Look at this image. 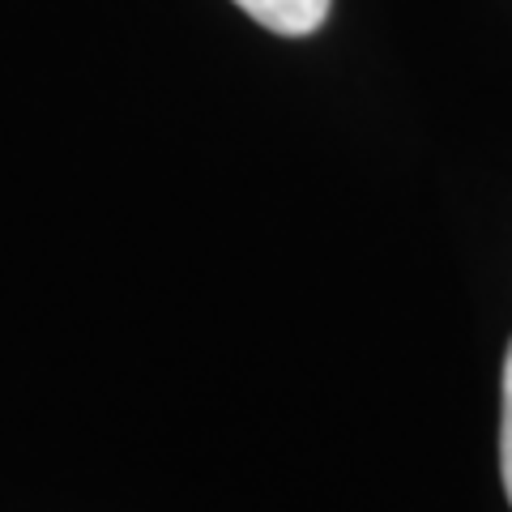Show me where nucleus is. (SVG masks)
I'll return each instance as SVG.
<instances>
[{
	"label": "nucleus",
	"instance_id": "f03ea898",
	"mask_svg": "<svg viewBox=\"0 0 512 512\" xmlns=\"http://www.w3.org/2000/svg\"><path fill=\"white\" fill-rule=\"evenodd\" d=\"M500 478L512 504V342L504 355V423H500Z\"/></svg>",
	"mask_w": 512,
	"mask_h": 512
},
{
	"label": "nucleus",
	"instance_id": "f257e3e1",
	"mask_svg": "<svg viewBox=\"0 0 512 512\" xmlns=\"http://www.w3.org/2000/svg\"><path fill=\"white\" fill-rule=\"evenodd\" d=\"M235 5L244 9L252 22L274 30V35L303 39V35H312V30H320L333 0H235Z\"/></svg>",
	"mask_w": 512,
	"mask_h": 512
}]
</instances>
